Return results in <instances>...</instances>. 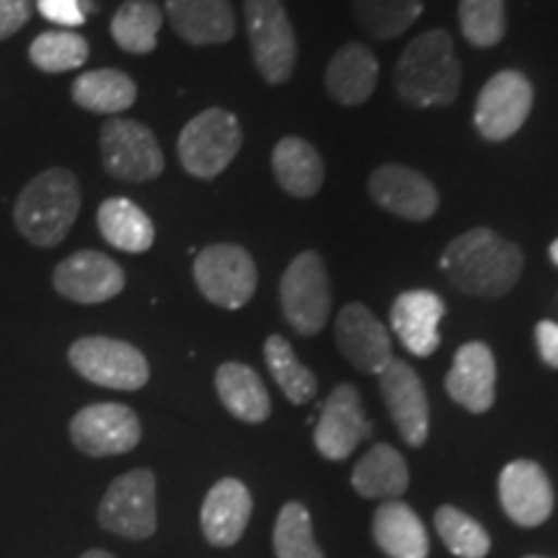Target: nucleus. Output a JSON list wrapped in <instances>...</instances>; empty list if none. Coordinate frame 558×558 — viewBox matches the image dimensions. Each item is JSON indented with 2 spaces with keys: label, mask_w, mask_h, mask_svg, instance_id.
Returning a JSON list of instances; mask_svg holds the SVG:
<instances>
[{
  "label": "nucleus",
  "mask_w": 558,
  "mask_h": 558,
  "mask_svg": "<svg viewBox=\"0 0 558 558\" xmlns=\"http://www.w3.org/2000/svg\"><path fill=\"white\" fill-rule=\"evenodd\" d=\"M32 16L29 0H0V41L13 37Z\"/></svg>",
  "instance_id": "obj_38"
},
{
  "label": "nucleus",
  "mask_w": 558,
  "mask_h": 558,
  "mask_svg": "<svg viewBox=\"0 0 558 558\" xmlns=\"http://www.w3.org/2000/svg\"><path fill=\"white\" fill-rule=\"evenodd\" d=\"M264 360H267L271 378L277 380L279 390H282L284 399L290 403L303 407V403H308L316 396V375L298 360L295 349L290 347L288 339L279 337V333H271L267 344H264Z\"/></svg>",
  "instance_id": "obj_31"
},
{
  "label": "nucleus",
  "mask_w": 558,
  "mask_h": 558,
  "mask_svg": "<svg viewBox=\"0 0 558 558\" xmlns=\"http://www.w3.org/2000/svg\"><path fill=\"white\" fill-rule=\"evenodd\" d=\"M251 509L248 488L239 478H222L209 488L202 505V533L218 548L235 546L246 533Z\"/></svg>",
  "instance_id": "obj_21"
},
{
  "label": "nucleus",
  "mask_w": 558,
  "mask_h": 558,
  "mask_svg": "<svg viewBox=\"0 0 558 558\" xmlns=\"http://www.w3.org/2000/svg\"><path fill=\"white\" fill-rule=\"evenodd\" d=\"M194 282L213 305L239 311L254 298L259 271L243 246L215 243L202 248L194 259Z\"/></svg>",
  "instance_id": "obj_7"
},
{
  "label": "nucleus",
  "mask_w": 558,
  "mask_h": 558,
  "mask_svg": "<svg viewBox=\"0 0 558 558\" xmlns=\"http://www.w3.org/2000/svg\"><path fill=\"white\" fill-rule=\"evenodd\" d=\"M386 407L409 448H422L429 435V401L416 369L403 360L390 362L378 375Z\"/></svg>",
  "instance_id": "obj_15"
},
{
  "label": "nucleus",
  "mask_w": 558,
  "mask_h": 558,
  "mask_svg": "<svg viewBox=\"0 0 558 558\" xmlns=\"http://www.w3.org/2000/svg\"><path fill=\"white\" fill-rule=\"evenodd\" d=\"M166 16L190 45H222L235 34L230 0H166Z\"/></svg>",
  "instance_id": "obj_22"
},
{
  "label": "nucleus",
  "mask_w": 558,
  "mask_h": 558,
  "mask_svg": "<svg viewBox=\"0 0 558 558\" xmlns=\"http://www.w3.org/2000/svg\"><path fill=\"white\" fill-rule=\"evenodd\" d=\"M367 190L375 205L409 222L429 220L439 207L435 184L424 173L409 169V166H380V169L369 173Z\"/></svg>",
  "instance_id": "obj_13"
},
{
  "label": "nucleus",
  "mask_w": 558,
  "mask_h": 558,
  "mask_svg": "<svg viewBox=\"0 0 558 558\" xmlns=\"http://www.w3.org/2000/svg\"><path fill=\"white\" fill-rule=\"evenodd\" d=\"M246 32L256 68L269 86L288 83L298 62V39L282 0H246Z\"/></svg>",
  "instance_id": "obj_6"
},
{
  "label": "nucleus",
  "mask_w": 558,
  "mask_h": 558,
  "mask_svg": "<svg viewBox=\"0 0 558 558\" xmlns=\"http://www.w3.org/2000/svg\"><path fill=\"white\" fill-rule=\"evenodd\" d=\"M99 522L122 538H150L158 527L156 518V473L137 469L111 481L99 507Z\"/></svg>",
  "instance_id": "obj_9"
},
{
  "label": "nucleus",
  "mask_w": 558,
  "mask_h": 558,
  "mask_svg": "<svg viewBox=\"0 0 558 558\" xmlns=\"http://www.w3.org/2000/svg\"><path fill=\"white\" fill-rule=\"evenodd\" d=\"M163 11L153 0H128L111 19V37L124 52L148 54L156 50Z\"/></svg>",
  "instance_id": "obj_30"
},
{
  "label": "nucleus",
  "mask_w": 558,
  "mask_h": 558,
  "mask_svg": "<svg viewBox=\"0 0 558 558\" xmlns=\"http://www.w3.org/2000/svg\"><path fill=\"white\" fill-rule=\"evenodd\" d=\"M143 429L135 411L124 403H94L70 422V439L90 458L122 456L137 448Z\"/></svg>",
  "instance_id": "obj_12"
},
{
  "label": "nucleus",
  "mask_w": 558,
  "mask_h": 558,
  "mask_svg": "<svg viewBox=\"0 0 558 558\" xmlns=\"http://www.w3.org/2000/svg\"><path fill=\"white\" fill-rule=\"evenodd\" d=\"M378 58L365 45H344L326 68V90L341 107H360L378 86Z\"/></svg>",
  "instance_id": "obj_23"
},
{
  "label": "nucleus",
  "mask_w": 558,
  "mask_h": 558,
  "mask_svg": "<svg viewBox=\"0 0 558 558\" xmlns=\"http://www.w3.org/2000/svg\"><path fill=\"white\" fill-rule=\"evenodd\" d=\"M548 254H550V259H554V264L558 267V239H556L554 243H550V251H548Z\"/></svg>",
  "instance_id": "obj_42"
},
{
  "label": "nucleus",
  "mask_w": 558,
  "mask_h": 558,
  "mask_svg": "<svg viewBox=\"0 0 558 558\" xmlns=\"http://www.w3.org/2000/svg\"><path fill=\"white\" fill-rule=\"evenodd\" d=\"M499 501L520 527H538L554 512V486L533 460H512L499 476Z\"/></svg>",
  "instance_id": "obj_18"
},
{
  "label": "nucleus",
  "mask_w": 558,
  "mask_h": 558,
  "mask_svg": "<svg viewBox=\"0 0 558 558\" xmlns=\"http://www.w3.org/2000/svg\"><path fill=\"white\" fill-rule=\"evenodd\" d=\"M81 213V184L68 169L34 177L19 194L13 220L19 233L39 248H54L68 239Z\"/></svg>",
  "instance_id": "obj_3"
},
{
  "label": "nucleus",
  "mask_w": 558,
  "mask_h": 558,
  "mask_svg": "<svg viewBox=\"0 0 558 558\" xmlns=\"http://www.w3.org/2000/svg\"><path fill=\"white\" fill-rule=\"evenodd\" d=\"M435 527L445 548L458 558H486L492 550V538L476 520L460 512L458 507H439L435 512Z\"/></svg>",
  "instance_id": "obj_33"
},
{
  "label": "nucleus",
  "mask_w": 558,
  "mask_h": 558,
  "mask_svg": "<svg viewBox=\"0 0 558 558\" xmlns=\"http://www.w3.org/2000/svg\"><path fill=\"white\" fill-rule=\"evenodd\" d=\"M73 101L94 114H122L137 99V86L128 73L114 68L90 70L75 78Z\"/></svg>",
  "instance_id": "obj_29"
},
{
  "label": "nucleus",
  "mask_w": 558,
  "mask_h": 558,
  "mask_svg": "<svg viewBox=\"0 0 558 558\" xmlns=\"http://www.w3.org/2000/svg\"><path fill=\"white\" fill-rule=\"evenodd\" d=\"M279 303L288 324L300 337H316L331 316V282L316 251H303L284 269L279 282Z\"/></svg>",
  "instance_id": "obj_4"
},
{
  "label": "nucleus",
  "mask_w": 558,
  "mask_h": 558,
  "mask_svg": "<svg viewBox=\"0 0 558 558\" xmlns=\"http://www.w3.org/2000/svg\"><path fill=\"white\" fill-rule=\"evenodd\" d=\"M369 432H373V424L362 411L357 388L341 383L320 409L313 442L326 460H344L357 450L362 439L369 437Z\"/></svg>",
  "instance_id": "obj_14"
},
{
  "label": "nucleus",
  "mask_w": 558,
  "mask_h": 558,
  "mask_svg": "<svg viewBox=\"0 0 558 558\" xmlns=\"http://www.w3.org/2000/svg\"><path fill=\"white\" fill-rule=\"evenodd\" d=\"M535 344H538L541 360L548 367L558 369V324L556 320H541L535 326Z\"/></svg>",
  "instance_id": "obj_39"
},
{
  "label": "nucleus",
  "mask_w": 558,
  "mask_h": 558,
  "mask_svg": "<svg viewBox=\"0 0 558 558\" xmlns=\"http://www.w3.org/2000/svg\"><path fill=\"white\" fill-rule=\"evenodd\" d=\"M271 171H275L277 184L298 199L316 197L326 179V166L320 153L313 148L308 140L298 135L282 137L275 145Z\"/></svg>",
  "instance_id": "obj_24"
},
{
  "label": "nucleus",
  "mask_w": 558,
  "mask_h": 558,
  "mask_svg": "<svg viewBox=\"0 0 558 558\" xmlns=\"http://www.w3.org/2000/svg\"><path fill=\"white\" fill-rule=\"evenodd\" d=\"M215 388L230 414L246 424H262L271 414L269 390L254 367L243 362H226L215 373Z\"/></svg>",
  "instance_id": "obj_26"
},
{
  "label": "nucleus",
  "mask_w": 558,
  "mask_h": 558,
  "mask_svg": "<svg viewBox=\"0 0 558 558\" xmlns=\"http://www.w3.org/2000/svg\"><path fill=\"white\" fill-rule=\"evenodd\" d=\"M458 24L473 47H497L507 32L505 0H460Z\"/></svg>",
  "instance_id": "obj_35"
},
{
  "label": "nucleus",
  "mask_w": 558,
  "mask_h": 558,
  "mask_svg": "<svg viewBox=\"0 0 558 558\" xmlns=\"http://www.w3.org/2000/svg\"><path fill=\"white\" fill-rule=\"evenodd\" d=\"M243 145V130L226 109H205L179 135V160L194 179H215L233 163Z\"/></svg>",
  "instance_id": "obj_5"
},
{
  "label": "nucleus",
  "mask_w": 558,
  "mask_h": 558,
  "mask_svg": "<svg viewBox=\"0 0 558 558\" xmlns=\"http://www.w3.org/2000/svg\"><path fill=\"white\" fill-rule=\"evenodd\" d=\"M62 298L81 305H99L124 290V271L114 259L99 251H78L58 264L52 277Z\"/></svg>",
  "instance_id": "obj_17"
},
{
  "label": "nucleus",
  "mask_w": 558,
  "mask_h": 558,
  "mask_svg": "<svg viewBox=\"0 0 558 558\" xmlns=\"http://www.w3.org/2000/svg\"><path fill=\"white\" fill-rule=\"evenodd\" d=\"M70 365L81 378L111 390H140L150 378L145 354L128 341L83 337L70 347Z\"/></svg>",
  "instance_id": "obj_8"
},
{
  "label": "nucleus",
  "mask_w": 558,
  "mask_h": 558,
  "mask_svg": "<svg viewBox=\"0 0 558 558\" xmlns=\"http://www.w3.org/2000/svg\"><path fill=\"white\" fill-rule=\"evenodd\" d=\"M424 0H354V19L375 39H393L422 16Z\"/></svg>",
  "instance_id": "obj_32"
},
{
  "label": "nucleus",
  "mask_w": 558,
  "mask_h": 558,
  "mask_svg": "<svg viewBox=\"0 0 558 558\" xmlns=\"http://www.w3.org/2000/svg\"><path fill=\"white\" fill-rule=\"evenodd\" d=\"M99 233L109 246L128 251V254H143L156 241V228L153 220L140 209L135 202L124 197H111L99 207L96 215Z\"/></svg>",
  "instance_id": "obj_28"
},
{
  "label": "nucleus",
  "mask_w": 558,
  "mask_h": 558,
  "mask_svg": "<svg viewBox=\"0 0 558 558\" xmlns=\"http://www.w3.org/2000/svg\"><path fill=\"white\" fill-rule=\"evenodd\" d=\"M439 267L465 295L501 298L520 282L525 256L492 228H473L448 243Z\"/></svg>",
  "instance_id": "obj_1"
},
{
  "label": "nucleus",
  "mask_w": 558,
  "mask_h": 558,
  "mask_svg": "<svg viewBox=\"0 0 558 558\" xmlns=\"http://www.w3.org/2000/svg\"><path fill=\"white\" fill-rule=\"evenodd\" d=\"M445 316V300L432 290H407L393 300L390 329L416 357H429L439 347V320Z\"/></svg>",
  "instance_id": "obj_20"
},
{
  "label": "nucleus",
  "mask_w": 558,
  "mask_h": 558,
  "mask_svg": "<svg viewBox=\"0 0 558 558\" xmlns=\"http://www.w3.org/2000/svg\"><path fill=\"white\" fill-rule=\"evenodd\" d=\"M81 558H114V556L107 554V550H88V554H83Z\"/></svg>",
  "instance_id": "obj_40"
},
{
  "label": "nucleus",
  "mask_w": 558,
  "mask_h": 558,
  "mask_svg": "<svg viewBox=\"0 0 558 558\" xmlns=\"http://www.w3.org/2000/svg\"><path fill=\"white\" fill-rule=\"evenodd\" d=\"M533 109V86L520 70H501L481 88L476 101V130L481 137L501 143L522 130Z\"/></svg>",
  "instance_id": "obj_11"
},
{
  "label": "nucleus",
  "mask_w": 558,
  "mask_h": 558,
  "mask_svg": "<svg viewBox=\"0 0 558 558\" xmlns=\"http://www.w3.org/2000/svg\"><path fill=\"white\" fill-rule=\"evenodd\" d=\"M81 11L86 13V16H88V13H96V3H94V0H81Z\"/></svg>",
  "instance_id": "obj_41"
},
{
  "label": "nucleus",
  "mask_w": 558,
  "mask_h": 558,
  "mask_svg": "<svg viewBox=\"0 0 558 558\" xmlns=\"http://www.w3.org/2000/svg\"><path fill=\"white\" fill-rule=\"evenodd\" d=\"M373 538L388 558H427L429 535L407 501H383L373 518Z\"/></svg>",
  "instance_id": "obj_25"
},
{
  "label": "nucleus",
  "mask_w": 558,
  "mask_h": 558,
  "mask_svg": "<svg viewBox=\"0 0 558 558\" xmlns=\"http://www.w3.org/2000/svg\"><path fill=\"white\" fill-rule=\"evenodd\" d=\"M333 339L349 365L357 367L360 373L380 375L393 362V344H390L388 329L362 303H349L339 311Z\"/></svg>",
  "instance_id": "obj_16"
},
{
  "label": "nucleus",
  "mask_w": 558,
  "mask_h": 558,
  "mask_svg": "<svg viewBox=\"0 0 558 558\" xmlns=\"http://www.w3.org/2000/svg\"><path fill=\"white\" fill-rule=\"evenodd\" d=\"M275 554L277 558H326L313 535L308 509L300 501H288L279 509L275 525Z\"/></svg>",
  "instance_id": "obj_34"
},
{
  "label": "nucleus",
  "mask_w": 558,
  "mask_h": 558,
  "mask_svg": "<svg viewBox=\"0 0 558 558\" xmlns=\"http://www.w3.org/2000/svg\"><path fill=\"white\" fill-rule=\"evenodd\" d=\"M525 558H546V556H525Z\"/></svg>",
  "instance_id": "obj_43"
},
{
  "label": "nucleus",
  "mask_w": 558,
  "mask_h": 558,
  "mask_svg": "<svg viewBox=\"0 0 558 558\" xmlns=\"http://www.w3.org/2000/svg\"><path fill=\"white\" fill-rule=\"evenodd\" d=\"M29 60L41 73H68L88 60V41L75 32H45L32 41Z\"/></svg>",
  "instance_id": "obj_36"
},
{
  "label": "nucleus",
  "mask_w": 558,
  "mask_h": 558,
  "mask_svg": "<svg viewBox=\"0 0 558 558\" xmlns=\"http://www.w3.org/2000/svg\"><path fill=\"white\" fill-rule=\"evenodd\" d=\"M450 399L471 414H486L497 401V360L484 341H469L456 352L445 378Z\"/></svg>",
  "instance_id": "obj_19"
},
{
  "label": "nucleus",
  "mask_w": 558,
  "mask_h": 558,
  "mask_svg": "<svg viewBox=\"0 0 558 558\" xmlns=\"http://www.w3.org/2000/svg\"><path fill=\"white\" fill-rule=\"evenodd\" d=\"M37 9L41 16L52 24L75 29L86 24V13L81 11V0H37Z\"/></svg>",
  "instance_id": "obj_37"
},
{
  "label": "nucleus",
  "mask_w": 558,
  "mask_h": 558,
  "mask_svg": "<svg viewBox=\"0 0 558 558\" xmlns=\"http://www.w3.org/2000/svg\"><path fill=\"white\" fill-rule=\"evenodd\" d=\"M101 160L104 169L122 181H153L166 166L153 130L135 120H109L104 124Z\"/></svg>",
  "instance_id": "obj_10"
},
{
  "label": "nucleus",
  "mask_w": 558,
  "mask_h": 558,
  "mask_svg": "<svg viewBox=\"0 0 558 558\" xmlns=\"http://www.w3.org/2000/svg\"><path fill=\"white\" fill-rule=\"evenodd\" d=\"M352 486L365 499H401L409 488V465L396 448L386 442L373 445L352 471Z\"/></svg>",
  "instance_id": "obj_27"
},
{
  "label": "nucleus",
  "mask_w": 558,
  "mask_h": 558,
  "mask_svg": "<svg viewBox=\"0 0 558 558\" xmlns=\"http://www.w3.org/2000/svg\"><path fill=\"white\" fill-rule=\"evenodd\" d=\"M393 88L409 107H450L460 90V62L450 34L429 29L411 39L396 62Z\"/></svg>",
  "instance_id": "obj_2"
}]
</instances>
